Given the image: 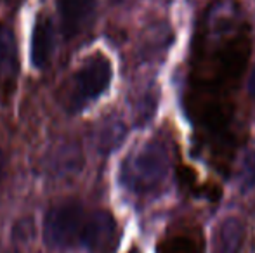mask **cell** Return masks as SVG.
<instances>
[{"mask_svg": "<svg viewBox=\"0 0 255 253\" xmlns=\"http://www.w3.org/2000/svg\"><path fill=\"white\" fill-rule=\"evenodd\" d=\"M117 236V222L108 212H94L85 217L80 245L92 253L106 252Z\"/></svg>", "mask_w": 255, "mask_h": 253, "instance_id": "4", "label": "cell"}, {"mask_svg": "<svg viewBox=\"0 0 255 253\" xmlns=\"http://www.w3.org/2000/svg\"><path fill=\"white\" fill-rule=\"evenodd\" d=\"M247 88H249L250 97L255 99V68L252 70V73H250V77H249V84H247Z\"/></svg>", "mask_w": 255, "mask_h": 253, "instance_id": "13", "label": "cell"}, {"mask_svg": "<svg viewBox=\"0 0 255 253\" xmlns=\"http://www.w3.org/2000/svg\"><path fill=\"white\" fill-rule=\"evenodd\" d=\"M3 173H5V156L0 151V182H2V179H3Z\"/></svg>", "mask_w": 255, "mask_h": 253, "instance_id": "14", "label": "cell"}, {"mask_svg": "<svg viewBox=\"0 0 255 253\" xmlns=\"http://www.w3.org/2000/svg\"><path fill=\"white\" fill-rule=\"evenodd\" d=\"M85 217H87V213L77 201H64L59 205H54L45 213V243L56 250H66V248H73L80 245Z\"/></svg>", "mask_w": 255, "mask_h": 253, "instance_id": "3", "label": "cell"}, {"mask_svg": "<svg viewBox=\"0 0 255 253\" xmlns=\"http://www.w3.org/2000/svg\"><path fill=\"white\" fill-rule=\"evenodd\" d=\"M59 19L64 37L73 38L92 24L98 0H59Z\"/></svg>", "mask_w": 255, "mask_h": 253, "instance_id": "5", "label": "cell"}, {"mask_svg": "<svg viewBox=\"0 0 255 253\" xmlns=\"http://www.w3.org/2000/svg\"><path fill=\"white\" fill-rule=\"evenodd\" d=\"M125 127L120 122H111L101 128V137H99V148L104 151H111L118 146V142L124 139Z\"/></svg>", "mask_w": 255, "mask_h": 253, "instance_id": "11", "label": "cell"}, {"mask_svg": "<svg viewBox=\"0 0 255 253\" xmlns=\"http://www.w3.org/2000/svg\"><path fill=\"white\" fill-rule=\"evenodd\" d=\"M236 177H238V187L242 192L255 189V149H249L242 156Z\"/></svg>", "mask_w": 255, "mask_h": 253, "instance_id": "10", "label": "cell"}, {"mask_svg": "<svg viewBox=\"0 0 255 253\" xmlns=\"http://www.w3.org/2000/svg\"><path fill=\"white\" fill-rule=\"evenodd\" d=\"M128 253H141V252H139V250H135V248H134V250H130Z\"/></svg>", "mask_w": 255, "mask_h": 253, "instance_id": "15", "label": "cell"}, {"mask_svg": "<svg viewBox=\"0 0 255 253\" xmlns=\"http://www.w3.org/2000/svg\"><path fill=\"white\" fill-rule=\"evenodd\" d=\"M170 158L161 141L142 144L132 153L122 167V182L135 194H148L156 191L168 175Z\"/></svg>", "mask_w": 255, "mask_h": 253, "instance_id": "1", "label": "cell"}, {"mask_svg": "<svg viewBox=\"0 0 255 253\" xmlns=\"http://www.w3.org/2000/svg\"><path fill=\"white\" fill-rule=\"evenodd\" d=\"M52 47H54V24L51 21V17L47 16H40L37 19L31 31V47H30V54H31V63L35 68L42 70L45 68L51 61V54H52Z\"/></svg>", "mask_w": 255, "mask_h": 253, "instance_id": "7", "label": "cell"}, {"mask_svg": "<svg viewBox=\"0 0 255 253\" xmlns=\"http://www.w3.org/2000/svg\"><path fill=\"white\" fill-rule=\"evenodd\" d=\"M245 236V224L240 217H224L214 227L210 241V253H238Z\"/></svg>", "mask_w": 255, "mask_h": 253, "instance_id": "6", "label": "cell"}, {"mask_svg": "<svg viewBox=\"0 0 255 253\" xmlns=\"http://www.w3.org/2000/svg\"><path fill=\"white\" fill-rule=\"evenodd\" d=\"M165 253H200V245L196 243L195 238L182 234L168 241Z\"/></svg>", "mask_w": 255, "mask_h": 253, "instance_id": "12", "label": "cell"}, {"mask_svg": "<svg viewBox=\"0 0 255 253\" xmlns=\"http://www.w3.org/2000/svg\"><path fill=\"white\" fill-rule=\"evenodd\" d=\"M111 77L113 70L106 56L94 54L85 59L71 82L70 95H68L70 111H80L101 97L110 87Z\"/></svg>", "mask_w": 255, "mask_h": 253, "instance_id": "2", "label": "cell"}, {"mask_svg": "<svg viewBox=\"0 0 255 253\" xmlns=\"http://www.w3.org/2000/svg\"><path fill=\"white\" fill-rule=\"evenodd\" d=\"M80 169V155L77 149L71 148H63L56 153L52 160V170L57 175H70V173L78 172Z\"/></svg>", "mask_w": 255, "mask_h": 253, "instance_id": "9", "label": "cell"}, {"mask_svg": "<svg viewBox=\"0 0 255 253\" xmlns=\"http://www.w3.org/2000/svg\"><path fill=\"white\" fill-rule=\"evenodd\" d=\"M17 70V47L9 28L0 26V77H14Z\"/></svg>", "mask_w": 255, "mask_h": 253, "instance_id": "8", "label": "cell"}]
</instances>
